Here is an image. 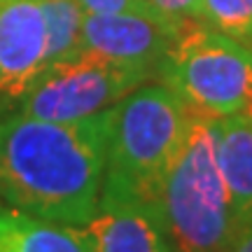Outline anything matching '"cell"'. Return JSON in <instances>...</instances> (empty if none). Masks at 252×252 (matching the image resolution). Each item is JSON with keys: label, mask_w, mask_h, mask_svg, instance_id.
I'll list each match as a JSON object with an SVG mask.
<instances>
[{"label": "cell", "mask_w": 252, "mask_h": 252, "mask_svg": "<svg viewBox=\"0 0 252 252\" xmlns=\"http://www.w3.org/2000/svg\"><path fill=\"white\" fill-rule=\"evenodd\" d=\"M108 110L82 122H47L0 110V198L26 215L84 226L105 175Z\"/></svg>", "instance_id": "cell-1"}, {"label": "cell", "mask_w": 252, "mask_h": 252, "mask_svg": "<svg viewBox=\"0 0 252 252\" xmlns=\"http://www.w3.org/2000/svg\"><path fill=\"white\" fill-rule=\"evenodd\" d=\"M189 115L191 108L163 82H145L108 108L100 203L159 206L163 175L180 150Z\"/></svg>", "instance_id": "cell-2"}, {"label": "cell", "mask_w": 252, "mask_h": 252, "mask_svg": "<svg viewBox=\"0 0 252 252\" xmlns=\"http://www.w3.org/2000/svg\"><path fill=\"white\" fill-rule=\"evenodd\" d=\"M159 210L175 252H231L243 226L220 171L213 119L196 110L163 175Z\"/></svg>", "instance_id": "cell-3"}, {"label": "cell", "mask_w": 252, "mask_h": 252, "mask_svg": "<svg viewBox=\"0 0 252 252\" xmlns=\"http://www.w3.org/2000/svg\"><path fill=\"white\" fill-rule=\"evenodd\" d=\"M157 82L210 119L252 117V49L203 21L189 24L173 40Z\"/></svg>", "instance_id": "cell-4"}, {"label": "cell", "mask_w": 252, "mask_h": 252, "mask_svg": "<svg viewBox=\"0 0 252 252\" xmlns=\"http://www.w3.org/2000/svg\"><path fill=\"white\" fill-rule=\"evenodd\" d=\"M150 80L135 65L82 49L75 59L47 65L26 94L17 98L14 110L47 122H82L112 108Z\"/></svg>", "instance_id": "cell-5"}, {"label": "cell", "mask_w": 252, "mask_h": 252, "mask_svg": "<svg viewBox=\"0 0 252 252\" xmlns=\"http://www.w3.org/2000/svg\"><path fill=\"white\" fill-rule=\"evenodd\" d=\"M185 28H175L145 14H87L82 45L115 61L135 65L157 80L173 40Z\"/></svg>", "instance_id": "cell-6"}, {"label": "cell", "mask_w": 252, "mask_h": 252, "mask_svg": "<svg viewBox=\"0 0 252 252\" xmlns=\"http://www.w3.org/2000/svg\"><path fill=\"white\" fill-rule=\"evenodd\" d=\"M45 68L42 0H0V96L17 100Z\"/></svg>", "instance_id": "cell-7"}, {"label": "cell", "mask_w": 252, "mask_h": 252, "mask_svg": "<svg viewBox=\"0 0 252 252\" xmlns=\"http://www.w3.org/2000/svg\"><path fill=\"white\" fill-rule=\"evenodd\" d=\"M80 234L89 252H175L159 206L145 201L98 203Z\"/></svg>", "instance_id": "cell-8"}, {"label": "cell", "mask_w": 252, "mask_h": 252, "mask_svg": "<svg viewBox=\"0 0 252 252\" xmlns=\"http://www.w3.org/2000/svg\"><path fill=\"white\" fill-rule=\"evenodd\" d=\"M213 131L220 171L241 224H245L252 217V117L229 115L213 119Z\"/></svg>", "instance_id": "cell-9"}, {"label": "cell", "mask_w": 252, "mask_h": 252, "mask_svg": "<svg viewBox=\"0 0 252 252\" xmlns=\"http://www.w3.org/2000/svg\"><path fill=\"white\" fill-rule=\"evenodd\" d=\"M0 217L14 252H89L80 226L40 220L14 208H0Z\"/></svg>", "instance_id": "cell-10"}, {"label": "cell", "mask_w": 252, "mask_h": 252, "mask_svg": "<svg viewBox=\"0 0 252 252\" xmlns=\"http://www.w3.org/2000/svg\"><path fill=\"white\" fill-rule=\"evenodd\" d=\"M47 24V65L63 63L80 54L84 9L77 0H42Z\"/></svg>", "instance_id": "cell-11"}, {"label": "cell", "mask_w": 252, "mask_h": 252, "mask_svg": "<svg viewBox=\"0 0 252 252\" xmlns=\"http://www.w3.org/2000/svg\"><path fill=\"white\" fill-rule=\"evenodd\" d=\"M201 21L252 49V0H203Z\"/></svg>", "instance_id": "cell-12"}, {"label": "cell", "mask_w": 252, "mask_h": 252, "mask_svg": "<svg viewBox=\"0 0 252 252\" xmlns=\"http://www.w3.org/2000/svg\"><path fill=\"white\" fill-rule=\"evenodd\" d=\"M150 17L175 28H185L194 21H201V2L203 0H143Z\"/></svg>", "instance_id": "cell-13"}, {"label": "cell", "mask_w": 252, "mask_h": 252, "mask_svg": "<svg viewBox=\"0 0 252 252\" xmlns=\"http://www.w3.org/2000/svg\"><path fill=\"white\" fill-rule=\"evenodd\" d=\"M77 2L84 9V14H145L150 17L143 0H77Z\"/></svg>", "instance_id": "cell-14"}, {"label": "cell", "mask_w": 252, "mask_h": 252, "mask_svg": "<svg viewBox=\"0 0 252 252\" xmlns=\"http://www.w3.org/2000/svg\"><path fill=\"white\" fill-rule=\"evenodd\" d=\"M231 252H252V217L243 224V229L238 231Z\"/></svg>", "instance_id": "cell-15"}, {"label": "cell", "mask_w": 252, "mask_h": 252, "mask_svg": "<svg viewBox=\"0 0 252 252\" xmlns=\"http://www.w3.org/2000/svg\"><path fill=\"white\" fill-rule=\"evenodd\" d=\"M0 252H14L9 245L7 236H5V226H2V217H0Z\"/></svg>", "instance_id": "cell-16"}]
</instances>
